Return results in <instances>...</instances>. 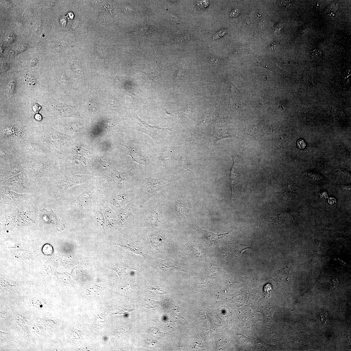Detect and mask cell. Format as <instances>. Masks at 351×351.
Segmentation results:
<instances>
[{"label":"cell","instance_id":"obj_1","mask_svg":"<svg viewBox=\"0 0 351 351\" xmlns=\"http://www.w3.org/2000/svg\"><path fill=\"white\" fill-rule=\"evenodd\" d=\"M72 139L71 135L59 132L51 127L33 128L28 139L46 144L57 155Z\"/></svg>","mask_w":351,"mask_h":351},{"label":"cell","instance_id":"obj_2","mask_svg":"<svg viewBox=\"0 0 351 351\" xmlns=\"http://www.w3.org/2000/svg\"><path fill=\"white\" fill-rule=\"evenodd\" d=\"M14 144L24 161H31L57 155L51 147L40 141L27 139Z\"/></svg>","mask_w":351,"mask_h":351},{"label":"cell","instance_id":"obj_3","mask_svg":"<svg viewBox=\"0 0 351 351\" xmlns=\"http://www.w3.org/2000/svg\"><path fill=\"white\" fill-rule=\"evenodd\" d=\"M58 161L57 155H53L33 161H24L23 166L29 170L34 177H39L51 171L57 165Z\"/></svg>","mask_w":351,"mask_h":351},{"label":"cell","instance_id":"obj_4","mask_svg":"<svg viewBox=\"0 0 351 351\" xmlns=\"http://www.w3.org/2000/svg\"><path fill=\"white\" fill-rule=\"evenodd\" d=\"M0 147L1 167L22 159L14 143L8 141H0Z\"/></svg>","mask_w":351,"mask_h":351},{"label":"cell","instance_id":"obj_5","mask_svg":"<svg viewBox=\"0 0 351 351\" xmlns=\"http://www.w3.org/2000/svg\"><path fill=\"white\" fill-rule=\"evenodd\" d=\"M134 117L135 120L137 122L138 124L137 126L135 127V129L148 134L155 140L161 136L164 132L169 130V128L151 126L141 119L137 115H135Z\"/></svg>","mask_w":351,"mask_h":351},{"label":"cell","instance_id":"obj_6","mask_svg":"<svg viewBox=\"0 0 351 351\" xmlns=\"http://www.w3.org/2000/svg\"><path fill=\"white\" fill-rule=\"evenodd\" d=\"M121 145L128 149L127 154L131 157L132 161L145 165L150 164L149 160L137 148L130 144H121Z\"/></svg>","mask_w":351,"mask_h":351},{"label":"cell","instance_id":"obj_7","mask_svg":"<svg viewBox=\"0 0 351 351\" xmlns=\"http://www.w3.org/2000/svg\"><path fill=\"white\" fill-rule=\"evenodd\" d=\"M60 106L52 114L55 118L74 117L81 118V114L75 107L69 106L65 104H61Z\"/></svg>","mask_w":351,"mask_h":351},{"label":"cell","instance_id":"obj_8","mask_svg":"<svg viewBox=\"0 0 351 351\" xmlns=\"http://www.w3.org/2000/svg\"><path fill=\"white\" fill-rule=\"evenodd\" d=\"M38 217L46 223L51 224L57 227L61 225L59 217L52 210L48 211L43 208L39 213Z\"/></svg>","mask_w":351,"mask_h":351},{"label":"cell","instance_id":"obj_9","mask_svg":"<svg viewBox=\"0 0 351 351\" xmlns=\"http://www.w3.org/2000/svg\"><path fill=\"white\" fill-rule=\"evenodd\" d=\"M200 230L202 233L203 238L211 243L214 244L218 242L219 240L222 239L228 235L232 231L231 230L228 232L218 234L211 232L203 230L199 227Z\"/></svg>","mask_w":351,"mask_h":351},{"label":"cell","instance_id":"obj_10","mask_svg":"<svg viewBox=\"0 0 351 351\" xmlns=\"http://www.w3.org/2000/svg\"><path fill=\"white\" fill-rule=\"evenodd\" d=\"M173 157L172 153L170 149L164 150L161 153L159 157L160 161L164 165L166 164L171 161Z\"/></svg>","mask_w":351,"mask_h":351},{"label":"cell","instance_id":"obj_11","mask_svg":"<svg viewBox=\"0 0 351 351\" xmlns=\"http://www.w3.org/2000/svg\"><path fill=\"white\" fill-rule=\"evenodd\" d=\"M147 183L150 187L152 188V189L153 188H158L164 187L165 186H168L170 184L169 183L162 182L157 180L153 179L151 178L148 179Z\"/></svg>","mask_w":351,"mask_h":351},{"label":"cell","instance_id":"obj_12","mask_svg":"<svg viewBox=\"0 0 351 351\" xmlns=\"http://www.w3.org/2000/svg\"><path fill=\"white\" fill-rule=\"evenodd\" d=\"M174 264L165 261H162L159 263V267L160 269L164 271L169 270H180L181 269L176 266Z\"/></svg>","mask_w":351,"mask_h":351},{"label":"cell","instance_id":"obj_13","mask_svg":"<svg viewBox=\"0 0 351 351\" xmlns=\"http://www.w3.org/2000/svg\"><path fill=\"white\" fill-rule=\"evenodd\" d=\"M176 211L178 215L181 217H186V211L185 206L181 201H178L176 204Z\"/></svg>","mask_w":351,"mask_h":351},{"label":"cell","instance_id":"obj_14","mask_svg":"<svg viewBox=\"0 0 351 351\" xmlns=\"http://www.w3.org/2000/svg\"><path fill=\"white\" fill-rule=\"evenodd\" d=\"M123 173L119 172L116 170L113 171L111 176V181L114 182L119 183L125 180L124 178L123 177Z\"/></svg>","mask_w":351,"mask_h":351},{"label":"cell","instance_id":"obj_15","mask_svg":"<svg viewBox=\"0 0 351 351\" xmlns=\"http://www.w3.org/2000/svg\"><path fill=\"white\" fill-rule=\"evenodd\" d=\"M24 81L26 84L31 88L35 87L36 83V80L33 75L27 73L24 76Z\"/></svg>","mask_w":351,"mask_h":351},{"label":"cell","instance_id":"obj_16","mask_svg":"<svg viewBox=\"0 0 351 351\" xmlns=\"http://www.w3.org/2000/svg\"><path fill=\"white\" fill-rule=\"evenodd\" d=\"M180 163L184 168L190 169L191 167V163L189 156L187 155H183L180 160Z\"/></svg>","mask_w":351,"mask_h":351},{"label":"cell","instance_id":"obj_17","mask_svg":"<svg viewBox=\"0 0 351 351\" xmlns=\"http://www.w3.org/2000/svg\"><path fill=\"white\" fill-rule=\"evenodd\" d=\"M99 107V103L96 98L92 99L90 101L88 108L90 111L95 112L98 109Z\"/></svg>","mask_w":351,"mask_h":351},{"label":"cell","instance_id":"obj_18","mask_svg":"<svg viewBox=\"0 0 351 351\" xmlns=\"http://www.w3.org/2000/svg\"><path fill=\"white\" fill-rule=\"evenodd\" d=\"M16 82L11 81L8 85L6 93L7 96L11 97L14 95L16 88Z\"/></svg>","mask_w":351,"mask_h":351},{"label":"cell","instance_id":"obj_19","mask_svg":"<svg viewBox=\"0 0 351 351\" xmlns=\"http://www.w3.org/2000/svg\"><path fill=\"white\" fill-rule=\"evenodd\" d=\"M322 51L319 49H315L311 52V57L314 60L319 61L322 59Z\"/></svg>","mask_w":351,"mask_h":351},{"label":"cell","instance_id":"obj_20","mask_svg":"<svg viewBox=\"0 0 351 351\" xmlns=\"http://www.w3.org/2000/svg\"><path fill=\"white\" fill-rule=\"evenodd\" d=\"M228 31V30L227 29L220 30L213 36V40H217L223 37L227 33Z\"/></svg>","mask_w":351,"mask_h":351},{"label":"cell","instance_id":"obj_21","mask_svg":"<svg viewBox=\"0 0 351 351\" xmlns=\"http://www.w3.org/2000/svg\"><path fill=\"white\" fill-rule=\"evenodd\" d=\"M152 237L151 242L154 248H157L161 245L163 243L162 242V240L161 237L157 238V236H154Z\"/></svg>","mask_w":351,"mask_h":351},{"label":"cell","instance_id":"obj_22","mask_svg":"<svg viewBox=\"0 0 351 351\" xmlns=\"http://www.w3.org/2000/svg\"><path fill=\"white\" fill-rule=\"evenodd\" d=\"M190 36L189 35L184 34L178 37L176 40V42L180 44L186 43L190 40Z\"/></svg>","mask_w":351,"mask_h":351},{"label":"cell","instance_id":"obj_23","mask_svg":"<svg viewBox=\"0 0 351 351\" xmlns=\"http://www.w3.org/2000/svg\"><path fill=\"white\" fill-rule=\"evenodd\" d=\"M197 8L199 9H204L208 7L209 2L207 1H198L195 2Z\"/></svg>","mask_w":351,"mask_h":351},{"label":"cell","instance_id":"obj_24","mask_svg":"<svg viewBox=\"0 0 351 351\" xmlns=\"http://www.w3.org/2000/svg\"><path fill=\"white\" fill-rule=\"evenodd\" d=\"M53 251L52 246L49 244L45 245L42 249L43 253L47 255H51L53 253Z\"/></svg>","mask_w":351,"mask_h":351},{"label":"cell","instance_id":"obj_25","mask_svg":"<svg viewBox=\"0 0 351 351\" xmlns=\"http://www.w3.org/2000/svg\"><path fill=\"white\" fill-rule=\"evenodd\" d=\"M264 293L266 296H270L273 290L272 285L270 284H267L264 286Z\"/></svg>","mask_w":351,"mask_h":351},{"label":"cell","instance_id":"obj_26","mask_svg":"<svg viewBox=\"0 0 351 351\" xmlns=\"http://www.w3.org/2000/svg\"><path fill=\"white\" fill-rule=\"evenodd\" d=\"M247 249H250V247H249L248 245L243 244L240 245L238 249L237 255L240 254H242L243 251Z\"/></svg>","mask_w":351,"mask_h":351},{"label":"cell","instance_id":"obj_27","mask_svg":"<svg viewBox=\"0 0 351 351\" xmlns=\"http://www.w3.org/2000/svg\"><path fill=\"white\" fill-rule=\"evenodd\" d=\"M297 145L299 148L303 149L305 148L306 144L303 140L300 139L298 140Z\"/></svg>","mask_w":351,"mask_h":351},{"label":"cell","instance_id":"obj_28","mask_svg":"<svg viewBox=\"0 0 351 351\" xmlns=\"http://www.w3.org/2000/svg\"><path fill=\"white\" fill-rule=\"evenodd\" d=\"M122 10L126 13H131L133 11L132 8L127 6H124L122 7Z\"/></svg>","mask_w":351,"mask_h":351},{"label":"cell","instance_id":"obj_29","mask_svg":"<svg viewBox=\"0 0 351 351\" xmlns=\"http://www.w3.org/2000/svg\"><path fill=\"white\" fill-rule=\"evenodd\" d=\"M240 14V10L238 9H235L231 12L230 16L232 17H235L238 16Z\"/></svg>","mask_w":351,"mask_h":351},{"label":"cell","instance_id":"obj_30","mask_svg":"<svg viewBox=\"0 0 351 351\" xmlns=\"http://www.w3.org/2000/svg\"><path fill=\"white\" fill-rule=\"evenodd\" d=\"M209 61L212 64L216 65L219 64L220 61L218 58L215 57L211 58L209 60Z\"/></svg>","mask_w":351,"mask_h":351},{"label":"cell","instance_id":"obj_31","mask_svg":"<svg viewBox=\"0 0 351 351\" xmlns=\"http://www.w3.org/2000/svg\"><path fill=\"white\" fill-rule=\"evenodd\" d=\"M37 63V61L36 59H34L32 61L31 65L33 66L35 65Z\"/></svg>","mask_w":351,"mask_h":351},{"label":"cell","instance_id":"obj_32","mask_svg":"<svg viewBox=\"0 0 351 351\" xmlns=\"http://www.w3.org/2000/svg\"><path fill=\"white\" fill-rule=\"evenodd\" d=\"M275 46V44L274 43H273V44H272L270 45L271 48H274Z\"/></svg>","mask_w":351,"mask_h":351}]
</instances>
